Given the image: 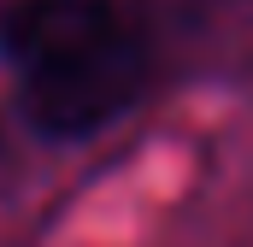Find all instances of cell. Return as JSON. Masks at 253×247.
Wrapping results in <instances>:
<instances>
[{
  "label": "cell",
  "mask_w": 253,
  "mask_h": 247,
  "mask_svg": "<svg viewBox=\"0 0 253 247\" xmlns=\"http://www.w3.org/2000/svg\"><path fill=\"white\" fill-rule=\"evenodd\" d=\"M0 59L47 141L118 124L147 88V41L112 0H12L0 12Z\"/></svg>",
  "instance_id": "obj_1"
}]
</instances>
